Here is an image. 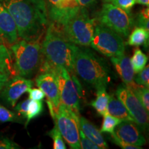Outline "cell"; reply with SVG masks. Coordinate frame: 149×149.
<instances>
[{
    "label": "cell",
    "mask_w": 149,
    "mask_h": 149,
    "mask_svg": "<svg viewBox=\"0 0 149 149\" xmlns=\"http://www.w3.org/2000/svg\"><path fill=\"white\" fill-rule=\"evenodd\" d=\"M0 2L13 18L19 38L40 42L49 24L44 0H0Z\"/></svg>",
    "instance_id": "1"
},
{
    "label": "cell",
    "mask_w": 149,
    "mask_h": 149,
    "mask_svg": "<svg viewBox=\"0 0 149 149\" xmlns=\"http://www.w3.org/2000/svg\"><path fill=\"white\" fill-rule=\"evenodd\" d=\"M76 46L67 40L60 27L50 22L41 50L44 59L48 64L54 66L64 67L70 74H73Z\"/></svg>",
    "instance_id": "2"
},
{
    "label": "cell",
    "mask_w": 149,
    "mask_h": 149,
    "mask_svg": "<svg viewBox=\"0 0 149 149\" xmlns=\"http://www.w3.org/2000/svg\"><path fill=\"white\" fill-rule=\"evenodd\" d=\"M73 66L74 73L96 89L107 87L111 79L112 72L107 61L87 47L76 46Z\"/></svg>",
    "instance_id": "3"
},
{
    "label": "cell",
    "mask_w": 149,
    "mask_h": 149,
    "mask_svg": "<svg viewBox=\"0 0 149 149\" xmlns=\"http://www.w3.org/2000/svg\"><path fill=\"white\" fill-rule=\"evenodd\" d=\"M39 71L51 72L57 78L60 102L79 115L82 88L75 73L70 74L64 67L54 66L44 59Z\"/></svg>",
    "instance_id": "4"
},
{
    "label": "cell",
    "mask_w": 149,
    "mask_h": 149,
    "mask_svg": "<svg viewBox=\"0 0 149 149\" xmlns=\"http://www.w3.org/2000/svg\"><path fill=\"white\" fill-rule=\"evenodd\" d=\"M10 47L14 58L15 72L29 79L32 77L40 70L44 59L40 42L22 40Z\"/></svg>",
    "instance_id": "5"
},
{
    "label": "cell",
    "mask_w": 149,
    "mask_h": 149,
    "mask_svg": "<svg viewBox=\"0 0 149 149\" xmlns=\"http://www.w3.org/2000/svg\"><path fill=\"white\" fill-rule=\"evenodd\" d=\"M95 19L89 15L88 9L81 8L61 28L64 36L74 45L88 47L94 34Z\"/></svg>",
    "instance_id": "6"
},
{
    "label": "cell",
    "mask_w": 149,
    "mask_h": 149,
    "mask_svg": "<svg viewBox=\"0 0 149 149\" xmlns=\"http://www.w3.org/2000/svg\"><path fill=\"white\" fill-rule=\"evenodd\" d=\"M90 46L106 57H115L124 54L125 43L123 37L100 24H95Z\"/></svg>",
    "instance_id": "7"
},
{
    "label": "cell",
    "mask_w": 149,
    "mask_h": 149,
    "mask_svg": "<svg viewBox=\"0 0 149 149\" xmlns=\"http://www.w3.org/2000/svg\"><path fill=\"white\" fill-rule=\"evenodd\" d=\"M98 23L115 31L122 37H127L133 25L130 13L113 3L106 2L98 13Z\"/></svg>",
    "instance_id": "8"
},
{
    "label": "cell",
    "mask_w": 149,
    "mask_h": 149,
    "mask_svg": "<svg viewBox=\"0 0 149 149\" xmlns=\"http://www.w3.org/2000/svg\"><path fill=\"white\" fill-rule=\"evenodd\" d=\"M79 117L66 107L64 104H59L53 121L59 133L70 148L79 149Z\"/></svg>",
    "instance_id": "9"
},
{
    "label": "cell",
    "mask_w": 149,
    "mask_h": 149,
    "mask_svg": "<svg viewBox=\"0 0 149 149\" xmlns=\"http://www.w3.org/2000/svg\"><path fill=\"white\" fill-rule=\"evenodd\" d=\"M117 99L125 106L130 116L143 131L148 127V113L135 93L125 84L119 86L116 91Z\"/></svg>",
    "instance_id": "10"
},
{
    "label": "cell",
    "mask_w": 149,
    "mask_h": 149,
    "mask_svg": "<svg viewBox=\"0 0 149 149\" xmlns=\"http://www.w3.org/2000/svg\"><path fill=\"white\" fill-rule=\"evenodd\" d=\"M48 19L61 28L81 8L78 0H44Z\"/></svg>",
    "instance_id": "11"
},
{
    "label": "cell",
    "mask_w": 149,
    "mask_h": 149,
    "mask_svg": "<svg viewBox=\"0 0 149 149\" xmlns=\"http://www.w3.org/2000/svg\"><path fill=\"white\" fill-rule=\"evenodd\" d=\"M35 82L39 88H40L44 93L45 96L47 97L46 102L51 117L54 120L60 104L57 78L51 72H40L37 76Z\"/></svg>",
    "instance_id": "12"
},
{
    "label": "cell",
    "mask_w": 149,
    "mask_h": 149,
    "mask_svg": "<svg viewBox=\"0 0 149 149\" xmlns=\"http://www.w3.org/2000/svg\"><path fill=\"white\" fill-rule=\"evenodd\" d=\"M33 86L32 80L17 74L11 79L9 78L0 92V97L7 104L14 107L22 95Z\"/></svg>",
    "instance_id": "13"
},
{
    "label": "cell",
    "mask_w": 149,
    "mask_h": 149,
    "mask_svg": "<svg viewBox=\"0 0 149 149\" xmlns=\"http://www.w3.org/2000/svg\"><path fill=\"white\" fill-rule=\"evenodd\" d=\"M114 135L128 144L141 146L146 141L139 126L133 121H122L115 128Z\"/></svg>",
    "instance_id": "14"
},
{
    "label": "cell",
    "mask_w": 149,
    "mask_h": 149,
    "mask_svg": "<svg viewBox=\"0 0 149 149\" xmlns=\"http://www.w3.org/2000/svg\"><path fill=\"white\" fill-rule=\"evenodd\" d=\"M0 39L6 46H12L19 40L13 18L0 2Z\"/></svg>",
    "instance_id": "15"
},
{
    "label": "cell",
    "mask_w": 149,
    "mask_h": 149,
    "mask_svg": "<svg viewBox=\"0 0 149 149\" xmlns=\"http://www.w3.org/2000/svg\"><path fill=\"white\" fill-rule=\"evenodd\" d=\"M111 62L115 67L117 74L122 80L124 84L131 90L138 85L134 81L135 72L129 57L124 54L115 57H111Z\"/></svg>",
    "instance_id": "16"
},
{
    "label": "cell",
    "mask_w": 149,
    "mask_h": 149,
    "mask_svg": "<svg viewBox=\"0 0 149 149\" xmlns=\"http://www.w3.org/2000/svg\"><path fill=\"white\" fill-rule=\"evenodd\" d=\"M79 128L83 133L90 140L97 145L100 149L109 148L102 132L85 117H79Z\"/></svg>",
    "instance_id": "17"
},
{
    "label": "cell",
    "mask_w": 149,
    "mask_h": 149,
    "mask_svg": "<svg viewBox=\"0 0 149 149\" xmlns=\"http://www.w3.org/2000/svg\"><path fill=\"white\" fill-rule=\"evenodd\" d=\"M107 113L122 121L134 122L133 117L130 116L125 106L119 99L116 98L113 95L110 96L107 107Z\"/></svg>",
    "instance_id": "18"
},
{
    "label": "cell",
    "mask_w": 149,
    "mask_h": 149,
    "mask_svg": "<svg viewBox=\"0 0 149 149\" xmlns=\"http://www.w3.org/2000/svg\"><path fill=\"white\" fill-rule=\"evenodd\" d=\"M109 98L110 95L107 92V87H100L97 88L96 99L91 102L90 104L97 112L99 115L104 116L107 113V107Z\"/></svg>",
    "instance_id": "19"
},
{
    "label": "cell",
    "mask_w": 149,
    "mask_h": 149,
    "mask_svg": "<svg viewBox=\"0 0 149 149\" xmlns=\"http://www.w3.org/2000/svg\"><path fill=\"white\" fill-rule=\"evenodd\" d=\"M149 31L143 27L137 26L133 29L129 35L128 44L132 46L144 45L145 48L148 46Z\"/></svg>",
    "instance_id": "20"
},
{
    "label": "cell",
    "mask_w": 149,
    "mask_h": 149,
    "mask_svg": "<svg viewBox=\"0 0 149 149\" xmlns=\"http://www.w3.org/2000/svg\"><path fill=\"white\" fill-rule=\"evenodd\" d=\"M14 70L12 54L5 44L0 43V74H11Z\"/></svg>",
    "instance_id": "21"
},
{
    "label": "cell",
    "mask_w": 149,
    "mask_h": 149,
    "mask_svg": "<svg viewBox=\"0 0 149 149\" xmlns=\"http://www.w3.org/2000/svg\"><path fill=\"white\" fill-rule=\"evenodd\" d=\"M148 57L139 48H136L134 51L133 55L130 59L132 66L135 73H138L146 66Z\"/></svg>",
    "instance_id": "22"
},
{
    "label": "cell",
    "mask_w": 149,
    "mask_h": 149,
    "mask_svg": "<svg viewBox=\"0 0 149 149\" xmlns=\"http://www.w3.org/2000/svg\"><path fill=\"white\" fill-rule=\"evenodd\" d=\"M44 110L43 107V102L41 101H37L34 100H30V102L28 105V109L26 113V126L33 119L36 118L41 115Z\"/></svg>",
    "instance_id": "23"
},
{
    "label": "cell",
    "mask_w": 149,
    "mask_h": 149,
    "mask_svg": "<svg viewBox=\"0 0 149 149\" xmlns=\"http://www.w3.org/2000/svg\"><path fill=\"white\" fill-rule=\"evenodd\" d=\"M122 122V120L107 113L105 115H104V120L100 131L102 133H113L115 127Z\"/></svg>",
    "instance_id": "24"
},
{
    "label": "cell",
    "mask_w": 149,
    "mask_h": 149,
    "mask_svg": "<svg viewBox=\"0 0 149 149\" xmlns=\"http://www.w3.org/2000/svg\"><path fill=\"white\" fill-rule=\"evenodd\" d=\"M131 90V89H130ZM135 93V95L138 98L144 109L148 113L149 111V90L148 88L143 86L137 85L135 88L131 90Z\"/></svg>",
    "instance_id": "25"
},
{
    "label": "cell",
    "mask_w": 149,
    "mask_h": 149,
    "mask_svg": "<svg viewBox=\"0 0 149 149\" xmlns=\"http://www.w3.org/2000/svg\"><path fill=\"white\" fill-rule=\"evenodd\" d=\"M0 122H19L20 117L14 112L0 104Z\"/></svg>",
    "instance_id": "26"
},
{
    "label": "cell",
    "mask_w": 149,
    "mask_h": 149,
    "mask_svg": "<svg viewBox=\"0 0 149 149\" xmlns=\"http://www.w3.org/2000/svg\"><path fill=\"white\" fill-rule=\"evenodd\" d=\"M48 136L51 137L53 140V148L54 149H66V145L62 139V136L59 133L57 126H54V127L48 132Z\"/></svg>",
    "instance_id": "27"
},
{
    "label": "cell",
    "mask_w": 149,
    "mask_h": 149,
    "mask_svg": "<svg viewBox=\"0 0 149 149\" xmlns=\"http://www.w3.org/2000/svg\"><path fill=\"white\" fill-rule=\"evenodd\" d=\"M134 81L137 84L143 86L148 88L149 87V66L147 65L140 72H138L137 76L134 77Z\"/></svg>",
    "instance_id": "28"
},
{
    "label": "cell",
    "mask_w": 149,
    "mask_h": 149,
    "mask_svg": "<svg viewBox=\"0 0 149 149\" xmlns=\"http://www.w3.org/2000/svg\"><path fill=\"white\" fill-rule=\"evenodd\" d=\"M137 26L143 27L149 31V9L147 8L142 9L137 15Z\"/></svg>",
    "instance_id": "29"
},
{
    "label": "cell",
    "mask_w": 149,
    "mask_h": 149,
    "mask_svg": "<svg viewBox=\"0 0 149 149\" xmlns=\"http://www.w3.org/2000/svg\"><path fill=\"white\" fill-rule=\"evenodd\" d=\"M126 12L130 13L131 9L136 3L135 0H111V2Z\"/></svg>",
    "instance_id": "30"
},
{
    "label": "cell",
    "mask_w": 149,
    "mask_h": 149,
    "mask_svg": "<svg viewBox=\"0 0 149 149\" xmlns=\"http://www.w3.org/2000/svg\"><path fill=\"white\" fill-rule=\"evenodd\" d=\"M79 144L80 148L83 149H100L97 145L90 140L83 133L81 129H79Z\"/></svg>",
    "instance_id": "31"
},
{
    "label": "cell",
    "mask_w": 149,
    "mask_h": 149,
    "mask_svg": "<svg viewBox=\"0 0 149 149\" xmlns=\"http://www.w3.org/2000/svg\"><path fill=\"white\" fill-rule=\"evenodd\" d=\"M21 147L8 137L0 136V149H17Z\"/></svg>",
    "instance_id": "32"
},
{
    "label": "cell",
    "mask_w": 149,
    "mask_h": 149,
    "mask_svg": "<svg viewBox=\"0 0 149 149\" xmlns=\"http://www.w3.org/2000/svg\"><path fill=\"white\" fill-rule=\"evenodd\" d=\"M111 137L113 142L123 149H141V146H135V145H132L130 144H128L127 142H125V141H122V139H119L118 137H117L113 133H111Z\"/></svg>",
    "instance_id": "33"
},
{
    "label": "cell",
    "mask_w": 149,
    "mask_h": 149,
    "mask_svg": "<svg viewBox=\"0 0 149 149\" xmlns=\"http://www.w3.org/2000/svg\"><path fill=\"white\" fill-rule=\"evenodd\" d=\"M31 99H27V100H24V101L19 103L15 107V110L17 113V115L19 117H23V118H26L28 109V105L30 102Z\"/></svg>",
    "instance_id": "34"
},
{
    "label": "cell",
    "mask_w": 149,
    "mask_h": 149,
    "mask_svg": "<svg viewBox=\"0 0 149 149\" xmlns=\"http://www.w3.org/2000/svg\"><path fill=\"white\" fill-rule=\"evenodd\" d=\"M28 93L29 94V98L31 100L42 101L45 97V94L40 88H32L29 89Z\"/></svg>",
    "instance_id": "35"
},
{
    "label": "cell",
    "mask_w": 149,
    "mask_h": 149,
    "mask_svg": "<svg viewBox=\"0 0 149 149\" xmlns=\"http://www.w3.org/2000/svg\"><path fill=\"white\" fill-rule=\"evenodd\" d=\"M80 6L86 9L93 8L98 2V0H78Z\"/></svg>",
    "instance_id": "36"
},
{
    "label": "cell",
    "mask_w": 149,
    "mask_h": 149,
    "mask_svg": "<svg viewBox=\"0 0 149 149\" xmlns=\"http://www.w3.org/2000/svg\"><path fill=\"white\" fill-rule=\"evenodd\" d=\"M10 74H0V92L2 90L5 84L6 83V81H8L9 78H10Z\"/></svg>",
    "instance_id": "37"
},
{
    "label": "cell",
    "mask_w": 149,
    "mask_h": 149,
    "mask_svg": "<svg viewBox=\"0 0 149 149\" xmlns=\"http://www.w3.org/2000/svg\"><path fill=\"white\" fill-rule=\"evenodd\" d=\"M136 3H139V4L146 6H148L149 5V0H135Z\"/></svg>",
    "instance_id": "38"
},
{
    "label": "cell",
    "mask_w": 149,
    "mask_h": 149,
    "mask_svg": "<svg viewBox=\"0 0 149 149\" xmlns=\"http://www.w3.org/2000/svg\"><path fill=\"white\" fill-rule=\"evenodd\" d=\"M102 1H104V3H106V2H111V0H102Z\"/></svg>",
    "instance_id": "39"
},
{
    "label": "cell",
    "mask_w": 149,
    "mask_h": 149,
    "mask_svg": "<svg viewBox=\"0 0 149 149\" xmlns=\"http://www.w3.org/2000/svg\"><path fill=\"white\" fill-rule=\"evenodd\" d=\"M0 43H2V42H1V39H0ZM3 44V43H2Z\"/></svg>",
    "instance_id": "40"
}]
</instances>
